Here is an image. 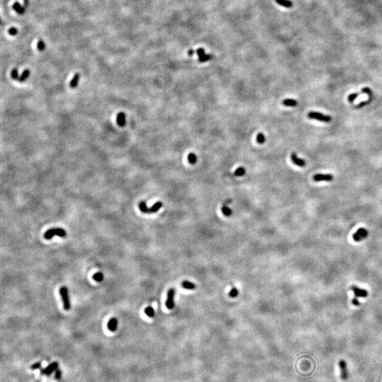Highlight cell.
Instances as JSON below:
<instances>
[{"mask_svg":"<svg viewBox=\"0 0 382 382\" xmlns=\"http://www.w3.org/2000/svg\"><path fill=\"white\" fill-rule=\"evenodd\" d=\"M67 233L65 230L62 228H53L48 230L46 233H44V238L47 240H50L54 236H58L60 237H64L66 236Z\"/></svg>","mask_w":382,"mask_h":382,"instance_id":"6da1fadb","label":"cell"},{"mask_svg":"<svg viewBox=\"0 0 382 382\" xmlns=\"http://www.w3.org/2000/svg\"><path fill=\"white\" fill-rule=\"evenodd\" d=\"M60 294L62 300L64 309L66 310V311H68V310L70 309V306H70L69 292H68L67 288L64 286L61 287L60 289Z\"/></svg>","mask_w":382,"mask_h":382,"instance_id":"7a4b0ae2","label":"cell"},{"mask_svg":"<svg viewBox=\"0 0 382 382\" xmlns=\"http://www.w3.org/2000/svg\"><path fill=\"white\" fill-rule=\"evenodd\" d=\"M308 117L311 119L317 120L318 121L325 122V123H328L332 119L331 116H326V115H323L318 112H309L308 113Z\"/></svg>","mask_w":382,"mask_h":382,"instance_id":"3957f363","label":"cell"},{"mask_svg":"<svg viewBox=\"0 0 382 382\" xmlns=\"http://www.w3.org/2000/svg\"><path fill=\"white\" fill-rule=\"evenodd\" d=\"M368 236V231H367L365 228H360L357 231L355 232L354 234H353V240L355 241H362V240L364 239Z\"/></svg>","mask_w":382,"mask_h":382,"instance_id":"277c9868","label":"cell"},{"mask_svg":"<svg viewBox=\"0 0 382 382\" xmlns=\"http://www.w3.org/2000/svg\"><path fill=\"white\" fill-rule=\"evenodd\" d=\"M350 289L354 292L355 297L353 299H358V298L359 297H363V298L367 297L368 295V292L367 290L360 289V288L357 287L356 286H352L351 287H350Z\"/></svg>","mask_w":382,"mask_h":382,"instance_id":"5b68a950","label":"cell"},{"mask_svg":"<svg viewBox=\"0 0 382 382\" xmlns=\"http://www.w3.org/2000/svg\"><path fill=\"white\" fill-rule=\"evenodd\" d=\"M175 294V289L173 288H171L168 290L167 294V300L166 301V306L168 309H173L174 308V301H173V298H174Z\"/></svg>","mask_w":382,"mask_h":382,"instance_id":"8992f818","label":"cell"},{"mask_svg":"<svg viewBox=\"0 0 382 382\" xmlns=\"http://www.w3.org/2000/svg\"><path fill=\"white\" fill-rule=\"evenodd\" d=\"M340 369V377L343 380H346L348 377V368H347V363L345 360H341L338 363Z\"/></svg>","mask_w":382,"mask_h":382,"instance_id":"52a82bcc","label":"cell"},{"mask_svg":"<svg viewBox=\"0 0 382 382\" xmlns=\"http://www.w3.org/2000/svg\"><path fill=\"white\" fill-rule=\"evenodd\" d=\"M313 180L314 181H331L333 180V176L332 174H316L313 176Z\"/></svg>","mask_w":382,"mask_h":382,"instance_id":"ba28073f","label":"cell"},{"mask_svg":"<svg viewBox=\"0 0 382 382\" xmlns=\"http://www.w3.org/2000/svg\"><path fill=\"white\" fill-rule=\"evenodd\" d=\"M58 368V363L57 362H53L51 364H50L49 366H48L46 369H41V374H45V375H50L53 371H55V370L57 369Z\"/></svg>","mask_w":382,"mask_h":382,"instance_id":"9c48e42d","label":"cell"},{"mask_svg":"<svg viewBox=\"0 0 382 382\" xmlns=\"http://www.w3.org/2000/svg\"><path fill=\"white\" fill-rule=\"evenodd\" d=\"M291 159L292 161V162L296 164V166H300V167H303L306 165V163H305L304 160L301 159V158H299L296 156V153H292L291 154Z\"/></svg>","mask_w":382,"mask_h":382,"instance_id":"30bf717a","label":"cell"},{"mask_svg":"<svg viewBox=\"0 0 382 382\" xmlns=\"http://www.w3.org/2000/svg\"><path fill=\"white\" fill-rule=\"evenodd\" d=\"M118 320L116 318H111L108 323V329L111 332L116 331L117 330V327H118Z\"/></svg>","mask_w":382,"mask_h":382,"instance_id":"8fae6325","label":"cell"},{"mask_svg":"<svg viewBox=\"0 0 382 382\" xmlns=\"http://www.w3.org/2000/svg\"><path fill=\"white\" fill-rule=\"evenodd\" d=\"M117 123L120 127H124L125 125V114L123 112H120L117 116Z\"/></svg>","mask_w":382,"mask_h":382,"instance_id":"7c38bea8","label":"cell"},{"mask_svg":"<svg viewBox=\"0 0 382 382\" xmlns=\"http://www.w3.org/2000/svg\"><path fill=\"white\" fill-rule=\"evenodd\" d=\"M79 79H80V74L79 73H76V74L74 75V76H73L72 79H71V81H70L69 86L71 88V89H74V88H76V86H77Z\"/></svg>","mask_w":382,"mask_h":382,"instance_id":"4fadbf2b","label":"cell"},{"mask_svg":"<svg viewBox=\"0 0 382 382\" xmlns=\"http://www.w3.org/2000/svg\"><path fill=\"white\" fill-rule=\"evenodd\" d=\"M277 3L278 4L281 5V6H284V7L286 8H291L292 7L293 4L291 1L289 0H275Z\"/></svg>","mask_w":382,"mask_h":382,"instance_id":"5bb4252c","label":"cell"},{"mask_svg":"<svg viewBox=\"0 0 382 382\" xmlns=\"http://www.w3.org/2000/svg\"><path fill=\"white\" fill-rule=\"evenodd\" d=\"M13 9L19 14H23L25 12V7L21 6L19 2H15L13 4Z\"/></svg>","mask_w":382,"mask_h":382,"instance_id":"9a60e30c","label":"cell"},{"mask_svg":"<svg viewBox=\"0 0 382 382\" xmlns=\"http://www.w3.org/2000/svg\"><path fill=\"white\" fill-rule=\"evenodd\" d=\"M161 207H162V203L161 202H156L151 208H149V213L156 212H158V210L161 209Z\"/></svg>","mask_w":382,"mask_h":382,"instance_id":"2e32d148","label":"cell"},{"mask_svg":"<svg viewBox=\"0 0 382 382\" xmlns=\"http://www.w3.org/2000/svg\"><path fill=\"white\" fill-rule=\"evenodd\" d=\"M182 287L186 289L192 290V289H194L195 288H196V285H195L194 283L191 282L183 281V283H182Z\"/></svg>","mask_w":382,"mask_h":382,"instance_id":"e0dca14e","label":"cell"},{"mask_svg":"<svg viewBox=\"0 0 382 382\" xmlns=\"http://www.w3.org/2000/svg\"><path fill=\"white\" fill-rule=\"evenodd\" d=\"M30 73H31V71H30L29 69H25L24 71H23L21 76H19L18 81H20V82H23V81H25L28 79V76H30Z\"/></svg>","mask_w":382,"mask_h":382,"instance_id":"ac0fdd59","label":"cell"},{"mask_svg":"<svg viewBox=\"0 0 382 382\" xmlns=\"http://www.w3.org/2000/svg\"><path fill=\"white\" fill-rule=\"evenodd\" d=\"M282 103L286 106H291V107H293V106H296L298 103L296 100L289 99V98H288V99L284 100Z\"/></svg>","mask_w":382,"mask_h":382,"instance_id":"d6986e66","label":"cell"},{"mask_svg":"<svg viewBox=\"0 0 382 382\" xmlns=\"http://www.w3.org/2000/svg\"><path fill=\"white\" fill-rule=\"evenodd\" d=\"M140 211L143 213H149V208L147 207L146 203L144 201L140 202L139 204Z\"/></svg>","mask_w":382,"mask_h":382,"instance_id":"ffe728a7","label":"cell"},{"mask_svg":"<svg viewBox=\"0 0 382 382\" xmlns=\"http://www.w3.org/2000/svg\"><path fill=\"white\" fill-rule=\"evenodd\" d=\"M144 313L146 316H148L150 318H152L154 316V310L151 306H148L145 308Z\"/></svg>","mask_w":382,"mask_h":382,"instance_id":"44dd1931","label":"cell"},{"mask_svg":"<svg viewBox=\"0 0 382 382\" xmlns=\"http://www.w3.org/2000/svg\"><path fill=\"white\" fill-rule=\"evenodd\" d=\"M93 279L95 280L96 282H100L103 281V273H95L93 276Z\"/></svg>","mask_w":382,"mask_h":382,"instance_id":"7402d4cb","label":"cell"},{"mask_svg":"<svg viewBox=\"0 0 382 382\" xmlns=\"http://www.w3.org/2000/svg\"><path fill=\"white\" fill-rule=\"evenodd\" d=\"M212 55H205L200 57L198 60H199L200 62H207L210 60H211L212 58Z\"/></svg>","mask_w":382,"mask_h":382,"instance_id":"603a6c76","label":"cell"},{"mask_svg":"<svg viewBox=\"0 0 382 382\" xmlns=\"http://www.w3.org/2000/svg\"><path fill=\"white\" fill-rule=\"evenodd\" d=\"M221 211H222V213L225 215V216H227V217H229L230 215L231 214V212H232L231 210H230V208H228L227 206H226V205H224V206L221 208Z\"/></svg>","mask_w":382,"mask_h":382,"instance_id":"cb8c5ba5","label":"cell"},{"mask_svg":"<svg viewBox=\"0 0 382 382\" xmlns=\"http://www.w3.org/2000/svg\"><path fill=\"white\" fill-rule=\"evenodd\" d=\"M245 173H246V170H245V168L243 167H239L236 170V171H235V175H236V176H242L245 174Z\"/></svg>","mask_w":382,"mask_h":382,"instance_id":"d4e9b609","label":"cell"},{"mask_svg":"<svg viewBox=\"0 0 382 382\" xmlns=\"http://www.w3.org/2000/svg\"><path fill=\"white\" fill-rule=\"evenodd\" d=\"M188 158L189 162L192 163V164H194V163L197 161V156H196V154H193V153H191V154H188Z\"/></svg>","mask_w":382,"mask_h":382,"instance_id":"484cf974","label":"cell"},{"mask_svg":"<svg viewBox=\"0 0 382 382\" xmlns=\"http://www.w3.org/2000/svg\"><path fill=\"white\" fill-rule=\"evenodd\" d=\"M266 141V137H265L264 135L262 134V133H260V134L258 135L257 136V142H258L259 144H263Z\"/></svg>","mask_w":382,"mask_h":382,"instance_id":"4316f807","label":"cell"},{"mask_svg":"<svg viewBox=\"0 0 382 382\" xmlns=\"http://www.w3.org/2000/svg\"><path fill=\"white\" fill-rule=\"evenodd\" d=\"M11 77H12V79H14L15 80L19 79V72H18V69H16V68L13 69L12 71H11Z\"/></svg>","mask_w":382,"mask_h":382,"instance_id":"83f0119b","label":"cell"},{"mask_svg":"<svg viewBox=\"0 0 382 382\" xmlns=\"http://www.w3.org/2000/svg\"><path fill=\"white\" fill-rule=\"evenodd\" d=\"M359 96H360V93H352V94L349 95V96H348V101H349L350 103H353Z\"/></svg>","mask_w":382,"mask_h":382,"instance_id":"f1b7e54d","label":"cell"},{"mask_svg":"<svg viewBox=\"0 0 382 382\" xmlns=\"http://www.w3.org/2000/svg\"><path fill=\"white\" fill-rule=\"evenodd\" d=\"M37 48H38V50H40V51L44 50L45 48H46V45H45V43L43 42L42 40H40V41L38 42Z\"/></svg>","mask_w":382,"mask_h":382,"instance_id":"f546056e","label":"cell"},{"mask_svg":"<svg viewBox=\"0 0 382 382\" xmlns=\"http://www.w3.org/2000/svg\"><path fill=\"white\" fill-rule=\"evenodd\" d=\"M238 289H236V288L233 287V288H232V289H231V291H230L229 296H231V297H232V298H235V297H236V296H238Z\"/></svg>","mask_w":382,"mask_h":382,"instance_id":"4dcf8cb0","label":"cell"},{"mask_svg":"<svg viewBox=\"0 0 382 382\" xmlns=\"http://www.w3.org/2000/svg\"><path fill=\"white\" fill-rule=\"evenodd\" d=\"M371 99H372V98H371H371H369V100H367V101H363V102H362V103H359V104H358V105H357V106H356V108H362V107H363V106H366V105H367V104H369V103H370V101H371Z\"/></svg>","mask_w":382,"mask_h":382,"instance_id":"1f68e13d","label":"cell"},{"mask_svg":"<svg viewBox=\"0 0 382 382\" xmlns=\"http://www.w3.org/2000/svg\"><path fill=\"white\" fill-rule=\"evenodd\" d=\"M9 33L11 36H16L18 33V30L15 27H11V28H9Z\"/></svg>","mask_w":382,"mask_h":382,"instance_id":"d6a6232c","label":"cell"},{"mask_svg":"<svg viewBox=\"0 0 382 382\" xmlns=\"http://www.w3.org/2000/svg\"><path fill=\"white\" fill-rule=\"evenodd\" d=\"M362 93H367L369 96H372V92L369 88H364L363 89H362Z\"/></svg>","mask_w":382,"mask_h":382,"instance_id":"836d02e7","label":"cell"},{"mask_svg":"<svg viewBox=\"0 0 382 382\" xmlns=\"http://www.w3.org/2000/svg\"><path fill=\"white\" fill-rule=\"evenodd\" d=\"M41 369V363L37 362L35 363L31 366V369Z\"/></svg>","mask_w":382,"mask_h":382,"instance_id":"e575fe53","label":"cell"},{"mask_svg":"<svg viewBox=\"0 0 382 382\" xmlns=\"http://www.w3.org/2000/svg\"><path fill=\"white\" fill-rule=\"evenodd\" d=\"M61 376H62L61 371L59 369H57L55 371V378L56 380H58L61 378Z\"/></svg>","mask_w":382,"mask_h":382,"instance_id":"d590c367","label":"cell"},{"mask_svg":"<svg viewBox=\"0 0 382 382\" xmlns=\"http://www.w3.org/2000/svg\"><path fill=\"white\" fill-rule=\"evenodd\" d=\"M197 54L199 57H202L203 55H205V50L203 49V48H200V49L197 50Z\"/></svg>","mask_w":382,"mask_h":382,"instance_id":"8d00e7d4","label":"cell"},{"mask_svg":"<svg viewBox=\"0 0 382 382\" xmlns=\"http://www.w3.org/2000/svg\"><path fill=\"white\" fill-rule=\"evenodd\" d=\"M29 5V0H23V6L25 8H27Z\"/></svg>","mask_w":382,"mask_h":382,"instance_id":"74e56055","label":"cell"},{"mask_svg":"<svg viewBox=\"0 0 382 382\" xmlns=\"http://www.w3.org/2000/svg\"><path fill=\"white\" fill-rule=\"evenodd\" d=\"M188 55H190V56L193 55L194 54V50H190L188 51Z\"/></svg>","mask_w":382,"mask_h":382,"instance_id":"f35d334b","label":"cell"}]
</instances>
